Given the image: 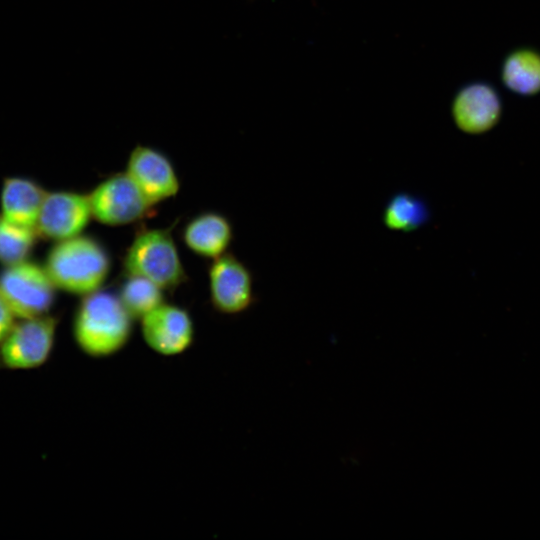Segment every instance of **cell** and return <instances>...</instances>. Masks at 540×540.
<instances>
[{
    "instance_id": "cell-1",
    "label": "cell",
    "mask_w": 540,
    "mask_h": 540,
    "mask_svg": "<svg viewBox=\"0 0 540 540\" xmlns=\"http://www.w3.org/2000/svg\"><path fill=\"white\" fill-rule=\"evenodd\" d=\"M133 323L117 293L101 288L82 296L73 316L72 336L83 354L103 359L127 346Z\"/></svg>"
},
{
    "instance_id": "cell-15",
    "label": "cell",
    "mask_w": 540,
    "mask_h": 540,
    "mask_svg": "<svg viewBox=\"0 0 540 540\" xmlns=\"http://www.w3.org/2000/svg\"><path fill=\"white\" fill-rule=\"evenodd\" d=\"M431 219L428 202L410 192L392 195L383 210V224L392 231L409 233L426 225Z\"/></svg>"
},
{
    "instance_id": "cell-8",
    "label": "cell",
    "mask_w": 540,
    "mask_h": 540,
    "mask_svg": "<svg viewBox=\"0 0 540 540\" xmlns=\"http://www.w3.org/2000/svg\"><path fill=\"white\" fill-rule=\"evenodd\" d=\"M208 281L210 302L219 313L236 315L254 302L252 274L232 253L226 252L212 259Z\"/></svg>"
},
{
    "instance_id": "cell-3",
    "label": "cell",
    "mask_w": 540,
    "mask_h": 540,
    "mask_svg": "<svg viewBox=\"0 0 540 540\" xmlns=\"http://www.w3.org/2000/svg\"><path fill=\"white\" fill-rule=\"evenodd\" d=\"M126 275L144 277L164 291H172L188 279L171 228L139 230L123 256Z\"/></svg>"
},
{
    "instance_id": "cell-4",
    "label": "cell",
    "mask_w": 540,
    "mask_h": 540,
    "mask_svg": "<svg viewBox=\"0 0 540 540\" xmlns=\"http://www.w3.org/2000/svg\"><path fill=\"white\" fill-rule=\"evenodd\" d=\"M58 324V318L50 314L18 319L0 342V370H33L46 364Z\"/></svg>"
},
{
    "instance_id": "cell-12",
    "label": "cell",
    "mask_w": 540,
    "mask_h": 540,
    "mask_svg": "<svg viewBox=\"0 0 540 540\" xmlns=\"http://www.w3.org/2000/svg\"><path fill=\"white\" fill-rule=\"evenodd\" d=\"M229 219L216 211H205L190 219L182 231V240L194 254L214 259L227 252L233 240Z\"/></svg>"
},
{
    "instance_id": "cell-2",
    "label": "cell",
    "mask_w": 540,
    "mask_h": 540,
    "mask_svg": "<svg viewBox=\"0 0 540 540\" xmlns=\"http://www.w3.org/2000/svg\"><path fill=\"white\" fill-rule=\"evenodd\" d=\"M44 267L57 289L82 297L102 288L111 270V258L100 241L80 234L57 241Z\"/></svg>"
},
{
    "instance_id": "cell-5",
    "label": "cell",
    "mask_w": 540,
    "mask_h": 540,
    "mask_svg": "<svg viewBox=\"0 0 540 540\" xmlns=\"http://www.w3.org/2000/svg\"><path fill=\"white\" fill-rule=\"evenodd\" d=\"M56 289L44 265L29 259L0 271V296L17 319L49 314Z\"/></svg>"
},
{
    "instance_id": "cell-13",
    "label": "cell",
    "mask_w": 540,
    "mask_h": 540,
    "mask_svg": "<svg viewBox=\"0 0 540 540\" xmlns=\"http://www.w3.org/2000/svg\"><path fill=\"white\" fill-rule=\"evenodd\" d=\"M46 191L26 177H7L0 193V215L5 219L35 228Z\"/></svg>"
},
{
    "instance_id": "cell-6",
    "label": "cell",
    "mask_w": 540,
    "mask_h": 540,
    "mask_svg": "<svg viewBox=\"0 0 540 540\" xmlns=\"http://www.w3.org/2000/svg\"><path fill=\"white\" fill-rule=\"evenodd\" d=\"M87 195L92 217L108 226L132 224L154 212L125 171L106 178Z\"/></svg>"
},
{
    "instance_id": "cell-16",
    "label": "cell",
    "mask_w": 540,
    "mask_h": 540,
    "mask_svg": "<svg viewBox=\"0 0 540 540\" xmlns=\"http://www.w3.org/2000/svg\"><path fill=\"white\" fill-rule=\"evenodd\" d=\"M117 295L134 321H139L165 302L164 290L161 287L136 275L125 274Z\"/></svg>"
},
{
    "instance_id": "cell-7",
    "label": "cell",
    "mask_w": 540,
    "mask_h": 540,
    "mask_svg": "<svg viewBox=\"0 0 540 540\" xmlns=\"http://www.w3.org/2000/svg\"><path fill=\"white\" fill-rule=\"evenodd\" d=\"M139 321L143 341L158 355L178 356L194 343L195 325L183 307L164 302Z\"/></svg>"
},
{
    "instance_id": "cell-17",
    "label": "cell",
    "mask_w": 540,
    "mask_h": 540,
    "mask_svg": "<svg viewBox=\"0 0 540 540\" xmlns=\"http://www.w3.org/2000/svg\"><path fill=\"white\" fill-rule=\"evenodd\" d=\"M38 237L35 228L13 223L0 215V263L8 266L27 260Z\"/></svg>"
},
{
    "instance_id": "cell-11",
    "label": "cell",
    "mask_w": 540,
    "mask_h": 540,
    "mask_svg": "<svg viewBox=\"0 0 540 540\" xmlns=\"http://www.w3.org/2000/svg\"><path fill=\"white\" fill-rule=\"evenodd\" d=\"M92 217L87 194L47 192L35 229L39 237L61 241L82 234Z\"/></svg>"
},
{
    "instance_id": "cell-18",
    "label": "cell",
    "mask_w": 540,
    "mask_h": 540,
    "mask_svg": "<svg viewBox=\"0 0 540 540\" xmlns=\"http://www.w3.org/2000/svg\"><path fill=\"white\" fill-rule=\"evenodd\" d=\"M16 321V316L0 296V342L6 337Z\"/></svg>"
},
{
    "instance_id": "cell-10",
    "label": "cell",
    "mask_w": 540,
    "mask_h": 540,
    "mask_svg": "<svg viewBox=\"0 0 540 540\" xmlns=\"http://www.w3.org/2000/svg\"><path fill=\"white\" fill-rule=\"evenodd\" d=\"M125 172L152 206L175 197L180 190L172 161L151 146L137 144L129 154Z\"/></svg>"
},
{
    "instance_id": "cell-9",
    "label": "cell",
    "mask_w": 540,
    "mask_h": 540,
    "mask_svg": "<svg viewBox=\"0 0 540 540\" xmlns=\"http://www.w3.org/2000/svg\"><path fill=\"white\" fill-rule=\"evenodd\" d=\"M503 110L502 98L496 87L486 81L465 83L451 101V117L458 130L480 135L499 122Z\"/></svg>"
},
{
    "instance_id": "cell-14",
    "label": "cell",
    "mask_w": 540,
    "mask_h": 540,
    "mask_svg": "<svg viewBox=\"0 0 540 540\" xmlns=\"http://www.w3.org/2000/svg\"><path fill=\"white\" fill-rule=\"evenodd\" d=\"M500 78L510 92L519 96H533L540 92V51L533 47H519L503 59Z\"/></svg>"
}]
</instances>
